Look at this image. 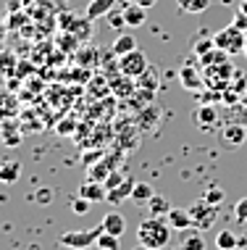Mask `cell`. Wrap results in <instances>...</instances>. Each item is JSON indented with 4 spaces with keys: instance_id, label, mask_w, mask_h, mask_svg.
<instances>
[{
    "instance_id": "3957f363",
    "label": "cell",
    "mask_w": 247,
    "mask_h": 250,
    "mask_svg": "<svg viewBox=\"0 0 247 250\" xmlns=\"http://www.w3.org/2000/svg\"><path fill=\"white\" fill-rule=\"evenodd\" d=\"M148 66H150V61L139 48L118 58V71L126 74V77H132V79H139L145 71H148Z\"/></svg>"
},
{
    "instance_id": "ac0fdd59",
    "label": "cell",
    "mask_w": 247,
    "mask_h": 250,
    "mask_svg": "<svg viewBox=\"0 0 247 250\" xmlns=\"http://www.w3.org/2000/svg\"><path fill=\"white\" fill-rule=\"evenodd\" d=\"M90 29H92V19L84 16V19H74L66 32H69V35H74L79 42H87V40H90Z\"/></svg>"
},
{
    "instance_id": "4316f807",
    "label": "cell",
    "mask_w": 247,
    "mask_h": 250,
    "mask_svg": "<svg viewBox=\"0 0 247 250\" xmlns=\"http://www.w3.org/2000/svg\"><path fill=\"white\" fill-rule=\"evenodd\" d=\"M121 82H111V90L116 92L118 98H129V92L134 90V84H132V77H126V74H121Z\"/></svg>"
},
{
    "instance_id": "52a82bcc",
    "label": "cell",
    "mask_w": 247,
    "mask_h": 250,
    "mask_svg": "<svg viewBox=\"0 0 247 250\" xmlns=\"http://www.w3.org/2000/svg\"><path fill=\"white\" fill-rule=\"evenodd\" d=\"M192 121L197 124V129L203 132H218L221 129V116H218V111L213 105H197L195 111H192Z\"/></svg>"
},
{
    "instance_id": "f1b7e54d",
    "label": "cell",
    "mask_w": 247,
    "mask_h": 250,
    "mask_svg": "<svg viewBox=\"0 0 247 250\" xmlns=\"http://www.w3.org/2000/svg\"><path fill=\"white\" fill-rule=\"evenodd\" d=\"M108 177H111V166L105 164V161H100V164L90 166V177H87V179H95V182H105Z\"/></svg>"
},
{
    "instance_id": "e0dca14e",
    "label": "cell",
    "mask_w": 247,
    "mask_h": 250,
    "mask_svg": "<svg viewBox=\"0 0 247 250\" xmlns=\"http://www.w3.org/2000/svg\"><path fill=\"white\" fill-rule=\"evenodd\" d=\"M132 50H137L134 35H118L116 40H113V45H111V53L116 58H121V56H126V53H132Z\"/></svg>"
},
{
    "instance_id": "f35d334b",
    "label": "cell",
    "mask_w": 247,
    "mask_h": 250,
    "mask_svg": "<svg viewBox=\"0 0 247 250\" xmlns=\"http://www.w3.org/2000/svg\"><path fill=\"white\" fill-rule=\"evenodd\" d=\"M134 3H139V5H142V8H152V5L158 3V0H134Z\"/></svg>"
},
{
    "instance_id": "ba28073f",
    "label": "cell",
    "mask_w": 247,
    "mask_h": 250,
    "mask_svg": "<svg viewBox=\"0 0 247 250\" xmlns=\"http://www.w3.org/2000/svg\"><path fill=\"white\" fill-rule=\"evenodd\" d=\"M218 140H221V145L226 147H239L247 143V126L245 124H237V121H231V124H226L218 129Z\"/></svg>"
},
{
    "instance_id": "d590c367",
    "label": "cell",
    "mask_w": 247,
    "mask_h": 250,
    "mask_svg": "<svg viewBox=\"0 0 247 250\" xmlns=\"http://www.w3.org/2000/svg\"><path fill=\"white\" fill-rule=\"evenodd\" d=\"M231 24L237 26V29H242V32H247V13L245 11H234V19H231Z\"/></svg>"
},
{
    "instance_id": "8d00e7d4",
    "label": "cell",
    "mask_w": 247,
    "mask_h": 250,
    "mask_svg": "<svg viewBox=\"0 0 247 250\" xmlns=\"http://www.w3.org/2000/svg\"><path fill=\"white\" fill-rule=\"evenodd\" d=\"M124 179H126V177H121V174H118V171H111V177L105 179L103 185H105V190H113V187H118V185H121Z\"/></svg>"
},
{
    "instance_id": "9c48e42d",
    "label": "cell",
    "mask_w": 247,
    "mask_h": 250,
    "mask_svg": "<svg viewBox=\"0 0 247 250\" xmlns=\"http://www.w3.org/2000/svg\"><path fill=\"white\" fill-rule=\"evenodd\" d=\"M179 82H182L184 90H195L197 92L200 87H203L205 77H203V71H200L195 63H184L182 69H179Z\"/></svg>"
},
{
    "instance_id": "d6a6232c",
    "label": "cell",
    "mask_w": 247,
    "mask_h": 250,
    "mask_svg": "<svg viewBox=\"0 0 247 250\" xmlns=\"http://www.w3.org/2000/svg\"><path fill=\"white\" fill-rule=\"evenodd\" d=\"M234 219L239 221V224H247V198L237 200V206H234Z\"/></svg>"
},
{
    "instance_id": "e575fe53",
    "label": "cell",
    "mask_w": 247,
    "mask_h": 250,
    "mask_svg": "<svg viewBox=\"0 0 247 250\" xmlns=\"http://www.w3.org/2000/svg\"><path fill=\"white\" fill-rule=\"evenodd\" d=\"M205 200H208L210 206H218V203L224 200V190H221V187H210V190L205 192Z\"/></svg>"
},
{
    "instance_id": "7c38bea8",
    "label": "cell",
    "mask_w": 247,
    "mask_h": 250,
    "mask_svg": "<svg viewBox=\"0 0 247 250\" xmlns=\"http://www.w3.org/2000/svg\"><path fill=\"white\" fill-rule=\"evenodd\" d=\"M137 182L132 177H126L118 187H113V190H108V198H105V203H113V206H118V203L124 200H132V190H134Z\"/></svg>"
},
{
    "instance_id": "8992f818",
    "label": "cell",
    "mask_w": 247,
    "mask_h": 250,
    "mask_svg": "<svg viewBox=\"0 0 247 250\" xmlns=\"http://www.w3.org/2000/svg\"><path fill=\"white\" fill-rule=\"evenodd\" d=\"M234 66L229 61H221V63H213V66H203V77H205V84L210 87H226L234 77Z\"/></svg>"
},
{
    "instance_id": "d4e9b609",
    "label": "cell",
    "mask_w": 247,
    "mask_h": 250,
    "mask_svg": "<svg viewBox=\"0 0 247 250\" xmlns=\"http://www.w3.org/2000/svg\"><path fill=\"white\" fill-rule=\"evenodd\" d=\"M13 111H16V98H11L8 92H0V121L11 119Z\"/></svg>"
},
{
    "instance_id": "8fae6325",
    "label": "cell",
    "mask_w": 247,
    "mask_h": 250,
    "mask_svg": "<svg viewBox=\"0 0 247 250\" xmlns=\"http://www.w3.org/2000/svg\"><path fill=\"white\" fill-rule=\"evenodd\" d=\"M103 232H108V234H116V237H124V232H126V219H124V213H118V211H111V213H105L103 216Z\"/></svg>"
},
{
    "instance_id": "7a4b0ae2",
    "label": "cell",
    "mask_w": 247,
    "mask_h": 250,
    "mask_svg": "<svg viewBox=\"0 0 247 250\" xmlns=\"http://www.w3.org/2000/svg\"><path fill=\"white\" fill-rule=\"evenodd\" d=\"M245 37H247V32L237 29L234 24L224 26L221 32H216V35H213V40H216V48L224 50V53H229V56H242V53H245Z\"/></svg>"
},
{
    "instance_id": "7402d4cb",
    "label": "cell",
    "mask_w": 247,
    "mask_h": 250,
    "mask_svg": "<svg viewBox=\"0 0 247 250\" xmlns=\"http://www.w3.org/2000/svg\"><path fill=\"white\" fill-rule=\"evenodd\" d=\"M158 84H161V77H158V69L155 66H148V71L139 77V90H150V92H155L158 90Z\"/></svg>"
},
{
    "instance_id": "60d3db41",
    "label": "cell",
    "mask_w": 247,
    "mask_h": 250,
    "mask_svg": "<svg viewBox=\"0 0 247 250\" xmlns=\"http://www.w3.org/2000/svg\"><path fill=\"white\" fill-rule=\"evenodd\" d=\"M21 3H24V8H32V5L39 3V0H21Z\"/></svg>"
},
{
    "instance_id": "5b68a950",
    "label": "cell",
    "mask_w": 247,
    "mask_h": 250,
    "mask_svg": "<svg viewBox=\"0 0 247 250\" xmlns=\"http://www.w3.org/2000/svg\"><path fill=\"white\" fill-rule=\"evenodd\" d=\"M100 234H103V227L87 229V232H63L58 242H61L63 248H69V250H84V248H92V245H95Z\"/></svg>"
},
{
    "instance_id": "83f0119b",
    "label": "cell",
    "mask_w": 247,
    "mask_h": 250,
    "mask_svg": "<svg viewBox=\"0 0 247 250\" xmlns=\"http://www.w3.org/2000/svg\"><path fill=\"white\" fill-rule=\"evenodd\" d=\"M182 250H205V240H203V234H200V229L192 234H187L184 242H182Z\"/></svg>"
},
{
    "instance_id": "4dcf8cb0",
    "label": "cell",
    "mask_w": 247,
    "mask_h": 250,
    "mask_svg": "<svg viewBox=\"0 0 247 250\" xmlns=\"http://www.w3.org/2000/svg\"><path fill=\"white\" fill-rule=\"evenodd\" d=\"M90 206H92V203L87 198H82V195H76V200H71V211L79 213V216H84L87 211H90Z\"/></svg>"
},
{
    "instance_id": "30bf717a",
    "label": "cell",
    "mask_w": 247,
    "mask_h": 250,
    "mask_svg": "<svg viewBox=\"0 0 247 250\" xmlns=\"http://www.w3.org/2000/svg\"><path fill=\"white\" fill-rule=\"evenodd\" d=\"M79 195H82V198H87L90 203H100V200L108 198V190H105L103 182L87 179V182H82V185H79Z\"/></svg>"
},
{
    "instance_id": "603a6c76",
    "label": "cell",
    "mask_w": 247,
    "mask_h": 250,
    "mask_svg": "<svg viewBox=\"0 0 247 250\" xmlns=\"http://www.w3.org/2000/svg\"><path fill=\"white\" fill-rule=\"evenodd\" d=\"M216 248L218 250H237L239 248V237L234 232H229V229H224V232L216 234Z\"/></svg>"
},
{
    "instance_id": "cb8c5ba5",
    "label": "cell",
    "mask_w": 247,
    "mask_h": 250,
    "mask_svg": "<svg viewBox=\"0 0 247 250\" xmlns=\"http://www.w3.org/2000/svg\"><path fill=\"white\" fill-rule=\"evenodd\" d=\"M176 5L182 13H203L208 11L210 0H176Z\"/></svg>"
},
{
    "instance_id": "6da1fadb",
    "label": "cell",
    "mask_w": 247,
    "mask_h": 250,
    "mask_svg": "<svg viewBox=\"0 0 247 250\" xmlns=\"http://www.w3.org/2000/svg\"><path fill=\"white\" fill-rule=\"evenodd\" d=\"M171 232L173 229L166 221V216H148L137 227V242L145 250H163L171 242Z\"/></svg>"
},
{
    "instance_id": "ab89813d",
    "label": "cell",
    "mask_w": 247,
    "mask_h": 250,
    "mask_svg": "<svg viewBox=\"0 0 247 250\" xmlns=\"http://www.w3.org/2000/svg\"><path fill=\"white\" fill-rule=\"evenodd\" d=\"M5 29H8V24L0 21V42H3V37H5Z\"/></svg>"
},
{
    "instance_id": "74e56055",
    "label": "cell",
    "mask_w": 247,
    "mask_h": 250,
    "mask_svg": "<svg viewBox=\"0 0 247 250\" xmlns=\"http://www.w3.org/2000/svg\"><path fill=\"white\" fill-rule=\"evenodd\" d=\"M71 126H74V124H71V121H63V124H61V126H58V132H63V134H69V132H71Z\"/></svg>"
},
{
    "instance_id": "277c9868",
    "label": "cell",
    "mask_w": 247,
    "mask_h": 250,
    "mask_svg": "<svg viewBox=\"0 0 247 250\" xmlns=\"http://www.w3.org/2000/svg\"><path fill=\"white\" fill-rule=\"evenodd\" d=\"M190 216H192V227L195 229H210L216 224V216H218V206H210L205 198H200L195 206L190 208Z\"/></svg>"
},
{
    "instance_id": "d6986e66",
    "label": "cell",
    "mask_w": 247,
    "mask_h": 250,
    "mask_svg": "<svg viewBox=\"0 0 247 250\" xmlns=\"http://www.w3.org/2000/svg\"><path fill=\"white\" fill-rule=\"evenodd\" d=\"M213 48H216V40L205 35V29L200 32V35H197L195 40H192V53H195L197 58H200V56H205V53L213 50Z\"/></svg>"
},
{
    "instance_id": "836d02e7",
    "label": "cell",
    "mask_w": 247,
    "mask_h": 250,
    "mask_svg": "<svg viewBox=\"0 0 247 250\" xmlns=\"http://www.w3.org/2000/svg\"><path fill=\"white\" fill-rule=\"evenodd\" d=\"M50 200H53V190H50V187H39V190L35 192V203H37V206H48Z\"/></svg>"
},
{
    "instance_id": "f546056e",
    "label": "cell",
    "mask_w": 247,
    "mask_h": 250,
    "mask_svg": "<svg viewBox=\"0 0 247 250\" xmlns=\"http://www.w3.org/2000/svg\"><path fill=\"white\" fill-rule=\"evenodd\" d=\"M118 240H121V237H116V234H108V232H103V234L97 237L95 248H97V250H118Z\"/></svg>"
},
{
    "instance_id": "5bb4252c",
    "label": "cell",
    "mask_w": 247,
    "mask_h": 250,
    "mask_svg": "<svg viewBox=\"0 0 247 250\" xmlns=\"http://www.w3.org/2000/svg\"><path fill=\"white\" fill-rule=\"evenodd\" d=\"M166 221H169L171 229H176V232H184V229L192 227V216H190V211H184V208H171L169 216H166Z\"/></svg>"
},
{
    "instance_id": "b9f144b4",
    "label": "cell",
    "mask_w": 247,
    "mask_h": 250,
    "mask_svg": "<svg viewBox=\"0 0 247 250\" xmlns=\"http://www.w3.org/2000/svg\"><path fill=\"white\" fill-rule=\"evenodd\" d=\"M239 11H245V13H247V0H242V3H239Z\"/></svg>"
},
{
    "instance_id": "2e32d148",
    "label": "cell",
    "mask_w": 247,
    "mask_h": 250,
    "mask_svg": "<svg viewBox=\"0 0 247 250\" xmlns=\"http://www.w3.org/2000/svg\"><path fill=\"white\" fill-rule=\"evenodd\" d=\"M124 19H126V26H142L148 21V8H142L139 3H132L124 8Z\"/></svg>"
},
{
    "instance_id": "44dd1931",
    "label": "cell",
    "mask_w": 247,
    "mask_h": 250,
    "mask_svg": "<svg viewBox=\"0 0 247 250\" xmlns=\"http://www.w3.org/2000/svg\"><path fill=\"white\" fill-rule=\"evenodd\" d=\"M148 211H150V216H169L171 203H169V198H163V195H152L148 200Z\"/></svg>"
},
{
    "instance_id": "f6af8a7d",
    "label": "cell",
    "mask_w": 247,
    "mask_h": 250,
    "mask_svg": "<svg viewBox=\"0 0 247 250\" xmlns=\"http://www.w3.org/2000/svg\"><path fill=\"white\" fill-rule=\"evenodd\" d=\"M137 250H145V248H142V245H139V248H137Z\"/></svg>"
},
{
    "instance_id": "7bdbcfd3",
    "label": "cell",
    "mask_w": 247,
    "mask_h": 250,
    "mask_svg": "<svg viewBox=\"0 0 247 250\" xmlns=\"http://www.w3.org/2000/svg\"><path fill=\"white\" fill-rule=\"evenodd\" d=\"M242 103H245V105H247V90H245V92H242Z\"/></svg>"
},
{
    "instance_id": "9a60e30c",
    "label": "cell",
    "mask_w": 247,
    "mask_h": 250,
    "mask_svg": "<svg viewBox=\"0 0 247 250\" xmlns=\"http://www.w3.org/2000/svg\"><path fill=\"white\" fill-rule=\"evenodd\" d=\"M21 177V164L19 161H3L0 164V185H16Z\"/></svg>"
},
{
    "instance_id": "ffe728a7",
    "label": "cell",
    "mask_w": 247,
    "mask_h": 250,
    "mask_svg": "<svg viewBox=\"0 0 247 250\" xmlns=\"http://www.w3.org/2000/svg\"><path fill=\"white\" fill-rule=\"evenodd\" d=\"M155 195V190H152V185H148V182H137L134 190H132V200L137 203V206H148V200Z\"/></svg>"
},
{
    "instance_id": "ee69618b",
    "label": "cell",
    "mask_w": 247,
    "mask_h": 250,
    "mask_svg": "<svg viewBox=\"0 0 247 250\" xmlns=\"http://www.w3.org/2000/svg\"><path fill=\"white\" fill-rule=\"evenodd\" d=\"M242 56H247V37H245V53H242Z\"/></svg>"
},
{
    "instance_id": "1f68e13d",
    "label": "cell",
    "mask_w": 247,
    "mask_h": 250,
    "mask_svg": "<svg viewBox=\"0 0 247 250\" xmlns=\"http://www.w3.org/2000/svg\"><path fill=\"white\" fill-rule=\"evenodd\" d=\"M108 24L113 26V29H121V26H126V19H124V8H121V11H116V8H113V11L108 13Z\"/></svg>"
},
{
    "instance_id": "484cf974",
    "label": "cell",
    "mask_w": 247,
    "mask_h": 250,
    "mask_svg": "<svg viewBox=\"0 0 247 250\" xmlns=\"http://www.w3.org/2000/svg\"><path fill=\"white\" fill-rule=\"evenodd\" d=\"M0 134H3V137H0V140H3V145H8V147H19V145H21V132H19V129H8V124H3V126H0Z\"/></svg>"
},
{
    "instance_id": "4fadbf2b",
    "label": "cell",
    "mask_w": 247,
    "mask_h": 250,
    "mask_svg": "<svg viewBox=\"0 0 247 250\" xmlns=\"http://www.w3.org/2000/svg\"><path fill=\"white\" fill-rule=\"evenodd\" d=\"M116 3H118V0H90V3H87L84 16L92 19V21H95V19H103V16H108V13L116 8Z\"/></svg>"
}]
</instances>
